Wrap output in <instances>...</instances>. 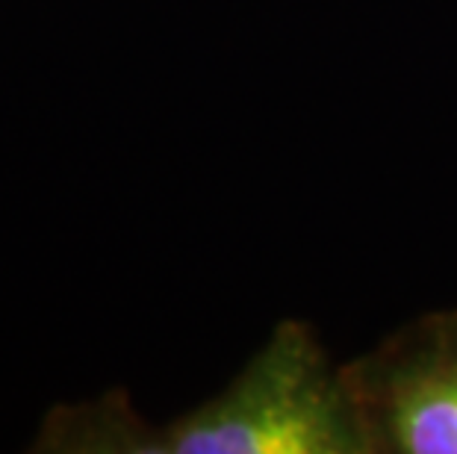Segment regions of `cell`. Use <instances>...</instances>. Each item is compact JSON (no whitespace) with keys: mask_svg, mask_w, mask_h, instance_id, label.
I'll use <instances>...</instances> for the list:
<instances>
[{"mask_svg":"<svg viewBox=\"0 0 457 454\" xmlns=\"http://www.w3.org/2000/svg\"><path fill=\"white\" fill-rule=\"evenodd\" d=\"M33 454H366L357 413L313 322L280 318L225 390L148 422L128 390L54 404Z\"/></svg>","mask_w":457,"mask_h":454,"instance_id":"1","label":"cell"},{"mask_svg":"<svg viewBox=\"0 0 457 454\" xmlns=\"http://www.w3.org/2000/svg\"><path fill=\"white\" fill-rule=\"evenodd\" d=\"M343 378L366 454H457V307L398 325Z\"/></svg>","mask_w":457,"mask_h":454,"instance_id":"2","label":"cell"}]
</instances>
